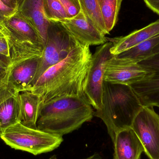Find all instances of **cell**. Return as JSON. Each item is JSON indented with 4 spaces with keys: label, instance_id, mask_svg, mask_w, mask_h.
I'll list each match as a JSON object with an SVG mask.
<instances>
[{
    "label": "cell",
    "instance_id": "21",
    "mask_svg": "<svg viewBox=\"0 0 159 159\" xmlns=\"http://www.w3.org/2000/svg\"><path fill=\"white\" fill-rule=\"evenodd\" d=\"M67 14L68 18L78 15L81 11L79 0H59Z\"/></svg>",
    "mask_w": 159,
    "mask_h": 159
},
{
    "label": "cell",
    "instance_id": "7",
    "mask_svg": "<svg viewBox=\"0 0 159 159\" xmlns=\"http://www.w3.org/2000/svg\"><path fill=\"white\" fill-rule=\"evenodd\" d=\"M149 159H159V115L154 107L143 106L131 126Z\"/></svg>",
    "mask_w": 159,
    "mask_h": 159
},
{
    "label": "cell",
    "instance_id": "27",
    "mask_svg": "<svg viewBox=\"0 0 159 159\" xmlns=\"http://www.w3.org/2000/svg\"><path fill=\"white\" fill-rule=\"evenodd\" d=\"M6 5L10 8L17 9L18 4L16 0H1Z\"/></svg>",
    "mask_w": 159,
    "mask_h": 159
},
{
    "label": "cell",
    "instance_id": "17",
    "mask_svg": "<svg viewBox=\"0 0 159 159\" xmlns=\"http://www.w3.org/2000/svg\"><path fill=\"white\" fill-rule=\"evenodd\" d=\"M159 43V34L115 56L118 58L138 63L153 56V49Z\"/></svg>",
    "mask_w": 159,
    "mask_h": 159
},
{
    "label": "cell",
    "instance_id": "2",
    "mask_svg": "<svg viewBox=\"0 0 159 159\" xmlns=\"http://www.w3.org/2000/svg\"><path fill=\"white\" fill-rule=\"evenodd\" d=\"M92 106L85 95H65L42 104L37 129L62 136L79 129L93 116Z\"/></svg>",
    "mask_w": 159,
    "mask_h": 159
},
{
    "label": "cell",
    "instance_id": "14",
    "mask_svg": "<svg viewBox=\"0 0 159 159\" xmlns=\"http://www.w3.org/2000/svg\"><path fill=\"white\" fill-rule=\"evenodd\" d=\"M158 34L159 20L126 36L111 39L113 46L110 52L112 55L116 56Z\"/></svg>",
    "mask_w": 159,
    "mask_h": 159
},
{
    "label": "cell",
    "instance_id": "5",
    "mask_svg": "<svg viewBox=\"0 0 159 159\" xmlns=\"http://www.w3.org/2000/svg\"><path fill=\"white\" fill-rule=\"evenodd\" d=\"M49 21L46 43L29 90L48 69L66 58L79 43L61 23L56 20Z\"/></svg>",
    "mask_w": 159,
    "mask_h": 159
},
{
    "label": "cell",
    "instance_id": "11",
    "mask_svg": "<svg viewBox=\"0 0 159 159\" xmlns=\"http://www.w3.org/2000/svg\"><path fill=\"white\" fill-rule=\"evenodd\" d=\"M44 0H21L17 12L26 19L37 31L44 47L47 39L49 20L46 16Z\"/></svg>",
    "mask_w": 159,
    "mask_h": 159
},
{
    "label": "cell",
    "instance_id": "15",
    "mask_svg": "<svg viewBox=\"0 0 159 159\" xmlns=\"http://www.w3.org/2000/svg\"><path fill=\"white\" fill-rule=\"evenodd\" d=\"M20 106V123L28 128L37 129V119L40 108L43 103L39 94L30 91L19 93Z\"/></svg>",
    "mask_w": 159,
    "mask_h": 159
},
{
    "label": "cell",
    "instance_id": "24",
    "mask_svg": "<svg viewBox=\"0 0 159 159\" xmlns=\"http://www.w3.org/2000/svg\"><path fill=\"white\" fill-rule=\"evenodd\" d=\"M17 9L10 8L0 0V22L14 15Z\"/></svg>",
    "mask_w": 159,
    "mask_h": 159
},
{
    "label": "cell",
    "instance_id": "13",
    "mask_svg": "<svg viewBox=\"0 0 159 159\" xmlns=\"http://www.w3.org/2000/svg\"><path fill=\"white\" fill-rule=\"evenodd\" d=\"M40 58L29 59L9 67L8 86L16 92L29 90L37 71Z\"/></svg>",
    "mask_w": 159,
    "mask_h": 159
},
{
    "label": "cell",
    "instance_id": "18",
    "mask_svg": "<svg viewBox=\"0 0 159 159\" xmlns=\"http://www.w3.org/2000/svg\"><path fill=\"white\" fill-rule=\"evenodd\" d=\"M81 11L104 35L109 34L107 31L98 0H79Z\"/></svg>",
    "mask_w": 159,
    "mask_h": 159
},
{
    "label": "cell",
    "instance_id": "31",
    "mask_svg": "<svg viewBox=\"0 0 159 159\" xmlns=\"http://www.w3.org/2000/svg\"><path fill=\"white\" fill-rule=\"evenodd\" d=\"M18 4L20 3V2H21V0H16Z\"/></svg>",
    "mask_w": 159,
    "mask_h": 159
},
{
    "label": "cell",
    "instance_id": "10",
    "mask_svg": "<svg viewBox=\"0 0 159 159\" xmlns=\"http://www.w3.org/2000/svg\"><path fill=\"white\" fill-rule=\"evenodd\" d=\"M56 21L61 23L66 30L82 44L89 46L101 45L107 41L106 35L97 29L81 11L73 17Z\"/></svg>",
    "mask_w": 159,
    "mask_h": 159
},
{
    "label": "cell",
    "instance_id": "16",
    "mask_svg": "<svg viewBox=\"0 0 159 159\" xmlns=\"http://www.w3.org/2000/svg\"><path fill=\"white\" fill-rule=\"evenodd\" d=\"M19 92L16 93L0 104V130L3 131L20 120Z\"/></svg>",
    "mask_w": 159,
    "mask_h": 159
},
{
    "label": "cell",
    "instance_id": "26",
    "mask_svg": "<svg viewBox=\"0 0 159 159\" xmlns=\"http://www.w3.org/2000/svg\"><path fill=\"white\" fill-rule=\"evenodd\" d=\"M148 8L159 16V0H144Z\"/></svg>",
    "mask_w": 159,
    "mask_h": 159
},
{
    "label": "cell",
    "instance_id": "29",
    "mask_svg": "<svg viewBox=\"0 0 159 159\" xmlns=\"http://www.w3.org/2000/svg\"><path fill=\"white\" fill-rule=\"evenodd\" d=\"M152 52H153V55H155V54L159 53V43L153 48Z\"/></svg>",
    "mask_w": 159,
    "mask_h": 159
},
{
    "label": "cell",
    "instance_id": "33",
    "mask_svg": "<svg viewBox=\"0 0 159 159\" xmlns=\"http://www.w3.org/2000/svg\"></svg>",
    "mask_w": 159,
    "mask_h": 159
},
{
    "label": "cell",
    "instance_id": "19",
    "mask_svg": "<svg viewBox=\"0 0 159 159\" xmlns=\"http://www.w3.org/2000/svg\"><path fill=\"white\" fill-rule=\"evenodd\" d=\"M122 0H101L100 3L102 17L108 34L118 20Z\"/></svg>",
    "mask_w": 159,
    "mask_h": 159
},
{
    "label": "cell",
    "instance_id": "9",
    "mask_svg": "<svg viewBox=\"0 0 159 159\" xmlns=\"http://www.w3.org/2000/svg\"><path fill=\"white\" fill-rule=\"evenodd\" d=\"M148 74L138 63H132L113 56L107 61L104 80L130 85L143 79Z\"/></svg>",
    "mask_w": 159,
    "mask_h": 159
},
{
    "label": "cell",
    "instance_id": "25",
    "mask_svg": "<svg viewBox=\"0 0 159 159\" xmlns=\"http://www.w3.org/2000/svg\"><path fill=\"white\" fill-rule=\"evenodd\" d=\"M10 63L3 57L0 56V81L3 80L8 74Z\"/></svg>",
    "mask_w": 159,
    "mask_h": 159
},
{
    "label": "cell",
    "instance_id": "22",
    "mask_svg": "<svg viewBox=\"0 0 159 159\" xmlns=\"http://www.w3.org/2000/svg\"><path fill=\"white\" fill-rule=\"evenodd\" d=\"M8 73L4 79L0 81V104L16 93H18L10 88L7 84V79ZM1 133L2 131L0 130V134Z\"/></svg>",
    "mask_w": 159,
    "mask_h": 159
},
{
    "label": "cell",
    "instance_id": "20",
    "mask_svg": "<svg viewBox=\"0 0 159 159\" xmlns=\"http://www.w3.org/2000/svg\"><path fill=\"white\" fill-rule=\"evenodd\" d=\"M44 10L48 20L67 18L68 16L59 0H44Z\"/></svg>",
    "mask_w": 159,
    "mask_h": 159
},
{
    "label": "cell",
    "instance_id": "8",
    "mask_svg": "<svg viewBox=\"0 0 159 159\" xmlns=\"http://www.w3.org/2000/svg\"><path fill=\"white\" fill-rule=\"evenodd\" d=\"M138 63L148 74L143 79L130 86L143 105L159 107V53Z\"/></svg>",
    "mask_w": 159,
    "mask_h": 159
},
{
    "label": "cell",
    "instance_id": "23",
    "mask_svg": "<svg viewBox=\"0 0 159 159\" xmlns=\"http://www.w3.org/2000/svg\"><path fill=\"white\" fill-rule=\"evenodd\" d=\"M0 56L11 62L10 49L8 41L5 36H0Z\"/></svg>",
    "mask_w": 159,
    "mask_h": 159
},
{
    "label": "cell",
    "instance_id": "6",
    "mask_svg": "<svg viewBox=\"0 0 159 159\" xmlns=\"http://www.w3.org/2000/svg\"><path fill=\"white\" fill-rule=\"evenodd\" d=\"M113 43L110 40L96 48L85 79L84 93L91 105L96 110L102 105L103 82L106 63L113 55L110 52Z\"/></svg>",
    "mask_w": 159,
    "mask_h": 159
},
{
    "label": "cell",
    "instance_id": "30",
    "mask_svg": "<svg viewBox=\"0 0 159 159\" xmlns=\"http://www.w3.org/2000/svg\"><path fill=\"white\" fill-rule=\"evenodd\" d=\"M4 28V27L3 25H2V22H0V36H5L4 34L3 33Z\"/></svg>",
    "mask_w": 159,
    "mask_h": 159
},
{
    "label": "cell",
    "instance_id": "1",
    "mask_svg": "<svg viewBox=\"0 0 159 159\" xmlns=\"http://www.w3.org/2000/svg\"><path fill=\"white\" fill-rule=\"evenodd\" d=\"M92 54L90 46L80 42L67 57L48 69L29 90L43 102L65 95H85L84 85Z\"/></svg>",
    "mask_w": 159,
    "mask_h": 159
},
{
    "label": "cell",
    "instance_id": "3",
    "mask_svg": "<svg viewBox=\"0 0 159 159\" xmlns=\"http://www.w3.org/2000/svg\"><path fill=\"white\" fill-rule=\"evenodd\" d=\"M102 105L93 116L106 126L112 142L117 132L131 127L134 118L143 106L130 85L103 82Z\"/></svg>",
    "mask_w": 159,
    "mask_h": 159
},
{
    "label": "cell",
    "instance_id": "32",
    "mask_svg": "<svg viewBox=\"0 0 159 159\" xmlns=\"http://www.w3.org/2000/svg\"><path fill=\"white\" fill-rule=\"evenodd\" d=\"M98 1H99V3H100V2H101V0H98Z\"/></svg>",
    "mask_w": 159,
    "mask_h": 159
},
{
    "label": "cell",
    "instance_id": "4",
    "mask_svg": "<svg viewBox=\"0 0 159 159\" xmlns=\"http://www.w3.org/2000/svg\"><path fill=\"white\" fill-rule=\"evenodd\" d=\"M0 137L12 148L26 151L34 156L55 150L63 141L62 136L38 129H31L20 122L3 131Z\"/></svg>",
    "mask_w": 159,
    "mask_h": 159
},
{
    "label": "cell",
    "instance_id": "28",
    "mask_svg": "<svg viewBox=\"0 0 159 159\" xmlns=\"http://www.w3.org/2000/svg\"><path fill=\"white\" fill-rule=\"evenodd\" d=\"M48 159H57V156L56 155H54ZM83 159H102V157L98 153H95L92 156H90L89 157Z\"/></svg>",
    "mask_w": 159,
    "mask_h": 159
},
{
    "label": "cell",
    "instance_id": "12",
    "mask_svg": "<svg viewBox=\"0 0 159 159\" xmlns=\"http://www.w3.org/2000/svg\"><path fill=\"white\" fill-rule=\"evenodd\" d=\"M113 143L114 159H141L144 152L141 141L131 127L117 132Z\"/></svg>",
    "mask_w": 159,
    "mask_h": 159
}]
</instances>
